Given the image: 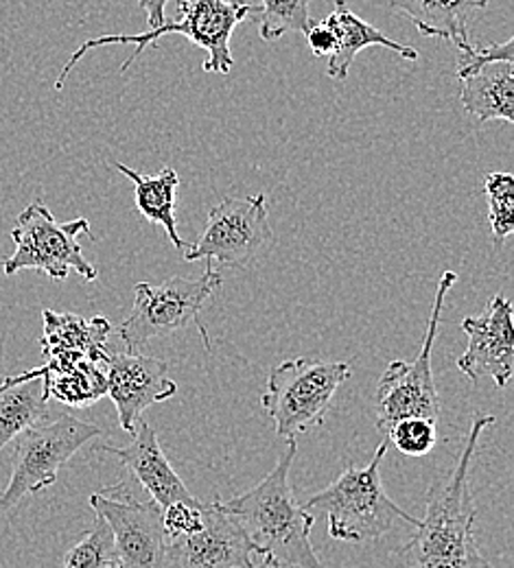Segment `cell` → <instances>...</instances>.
I'll use <instances>...</instances> for the list:
<instances>
[{"mask_svg": "<svg viewBox=\"0 0 514 568\" xmlns=\"http://www.w3.org/2000/svg\"><path fill=\"white\" fill-rule=\"evenodd\" d=\"M495 425L491 414H477L468 430L464 450L446 479L427 493V514L416 534L405 542L396 568H491L475 542L477 507L468 488V470L482 433Z\"/></svg>", "mask_w": 514, "mask_h": 568, "instance_id": "1", "label": "cell"}, {"mask_svg": "<svg viewBox=\"0 0 514 568\" xmlns=\"http://www.w3.org/2000/svg\"><path fill=\"white\" fill-rule=\"evenodd\" d=\"M295 453V439H288V448L272 473L248 493L221 500V505L239 520L256 556L272 558L283 568H322L311 545L315 518L295 500L290 479Z\"/></svg>", "mask_w": 514, "mask_h": 568, "instance_id": "2", "label": "cell"}, {"mask_svg": "<svg viewBox=\"0 0 514 568\" xmlns=\"http://www.w3.org/2000/svg\"><path fill=\"white\" fill-rule=\"evenodd\" d=\"M178 9H180L178 18L164 20L153 31H145L139 36L121 33V36H101V38L85 40L60 72V77L56 81V90L64 88L69 74L79 64V60L92 49L110 47V44H134L137 51L121 67V72H125L141 58V53L148 49V44H155L160 38L171 36V33H180V36L189 38L193 44L209 51L204 71L220 72V74H228L232 71L234 58L230 53V38L234 33V29L248 16L259 13V4H250L248 0H180Z\"/></svg>", "mask_w": 514, "mask_h": 568, "instance_id": "3", "label": "cell"}, {"mask_svg": "<svg viewBox=\"0 0 514 568\" xmlns=\"http://www.w3.org/2000/svg\"><path fill=\"white\" fill-rule=\"evenodd\" d=\"M390 442L383 439L366 468L346 466V470L322 493L306 498V511L329 516V536L342 542H370L383 538L396 520L421 525L419 518L401 509L387 497L381 481V462Z\"/></svg>", "mask_w": 514, "mask_h": 568, "instance_id": "4", "label": "cell"}, {"mask_svg": "<svg viewBox=\"0 0 514 568\" xmlns=\"http://www.w3.org/2000/svg\"><path fill=\"white\" fill-rule=\"evenodd\" d=\"M351 376L353 367L344 361L298 356L274 365L261 405L276 426V435L295 439L324 425L333 396Z\"/></svg>", "mask_w": 514, "mask_h": 568, "instance_id": "5", "label": "cell"}, {"mask_svg": "<svg viewBox=\"0 0 514 568\" xmlns=\"http://www.w3.org/2000/svg\"><path fill=\"white\" fill-rule=\"evenodd\" d=\"M81 236H92L88 219L77 216L60 223L47 204L38 200L18 214L16 227L11 230L16 250L4 261L2 270L7 276L36 270L53 281H67L71 272H77L92 283L99 274L83 256L79 245Z\"/></svg>", "mask_w": 514, "mask_h": 568, "instance_id": "6", "label": "cell"}, {"mask_svg": "<svg viewBox=\"0 0 514 568\" xmlns=\"http://www.w3.org/2000/svg\"><path fill=\"white\" fill-rule=\"evenodd\" d=\"M221 283L220 272H215L213 265H206L204 276L195 281L175 276L160 284H137L134 306L119 326V335L128 346V353H141L151 339L167 337L189 324H198L206 348H211L209 335L200 324V311Z\"/></svg>", "mask_w": 514, "mask_h": 568, "instance_id": "7", "label": "cell"}, {"mask_svg": "<svg viewBox=\"0 0 514 568\" xmlns=\"http://www.w3.org/2000/svg\"><path fill=\"white\" fill-rule=\"evenodd\" d=\"M457 281L455 272H444L439 281L434 308L427 326V335L423 339V348L412 361H392L381 374L376 387V428L387 435V430L405 418H427L439 420L441 414V396L434 381L432 355L441 326L444 297L449 288Z\"/></svg>", "mask_w": 514, "mask_h": 568, "instance_id": "8", "label": "cell"}, {"mask_svg": "<svg viewBox=\"0 0 514 568\" xmlns=\"http://www.w3.org/2000/svg\"><path fill=\"white\" fill-rule=\"evenodd\" d=\"M101 433L99 426L69 414L20 433L11 457V477L0 493V514L16 507L22 498L53 486L74 453Z\"/></svg>", "mask_w": 514, "mask_h": 568, "instance_id": "9", "label": "cell"}, {"mask_svg": "<svg viewBox=\"0 0 514 568\" xmlns=\"http://www.w3.org/2000/svg\"><path fill=\"white\" fill-rule=\"evenodd\" d=\"M272 245L274 230L265 195L225 197L211 209L200 239L184 252V261L248 270Z\"/></svg>", "mask_w": 514, "mask_h": 568, "instance_id": "10", "label": "cell"}, {"mask_svg": "<svg viewBox=\"0 0 514 568\" xmlns=\"http://www.w3.org/2000/svg\"><path fill=\"white\" fill-rule=\"evenodd\" d=\"M88 500L112 531L117 567L164 568L162 509L132 477L90 495Z\"/></svg>", "mask_w": 514, "mask_h": 568, "instance_id": "11", "label": "cell"}, {"mask_svg": "<svg viewBox=\"0 0 514 568\" xmlns=\"http://www.w3.org/2000/svg\"><path fill=\"white\" fill-rule=\"evenodd\" d=\"M202 529L167 538L164 568H252L256 556L239 520L220 498L202 503Z\"/></svg>", "mask_w": 514, "mask_h": 568, "instance_id": "12", "label": "cell"}, {"mask_svg": "<svg viewBox=\"0 0 514 568\" xmlns=\"http://www.w3.org/2000/svg\"><path fill=\"white\" fill-rule=\"evenodd\" d=\"M108 394L117 407L119 425L134 433L143 412L151 405L175 396L178 385L169 378V365L155 356L141 353H108L105 356Z\"/></svg>", "mask_w": 514, "mask_h": 568, "instance_id": "13", "label": "cell"}, {"mask_svg": "<svg viewBox=\"0 0 514 568\" xmlns=\"http://www.w3.org/2000/svg\"><path fill=\"white\" fill-rule=\"evenodd\" d=\"M462 331L468 335V348L457 358V369L471 383H480L484 376H491L497 387H506L514 369L511 300L495 295L482 315L462 320Z\"/></svg>", "mask_w": 514, "mask_h": 568, "instance_id": "14", "label": "cell"}, {"mask_svg": "<svg viewBox=\"0 0 514 568\" xmlns=\"http://www.w3.org/2000/svg\"><path fill=\"white\" fill-rule=\"evenodd\" d=\"M94 450L114 455L121 459V464L130 470V477L148 493L149 498L164 509L173 503H200V498L193 497L180 475L171 468L160 439L153 430V426L139 420L137 430L132 433V442L128 446H94Z\"/></svg>", "mask_w": 514, "mask_h": 568, "instance_id": "15", "label": "cell"}, {"mask_svg": "<svg viewBox=\"0 0 514 568\" xmlns=\"http://www.w3.org/2000/svg\"><path fill=\"white\" fill-rule=\"evenodd\" d=\"M44 317V337L42 353L47 365H71L77 361H97L103 363L108 356L105 342L112 333V324L103 317L83 320L73 313H56L47 308Z\"/></svg>", "mask_w": 514, "mask_h": 568, "instance_id": "16", "label": "cell"}, {"mask_svg": "<svg viewBox=\"0 0 514 568\" xmlns=\"http://www.w3.org/2000/svg\"><path fill=\"white\" fill-rule=\"evenodd\" d=\"M324 20L329 22V27L335 31V38H337V47H335V51H333V55L329 58V64H326V74L331 79L344 81L351 72L353 60L367 47H383V49H390V51L399 53L405 60H412V62L419 60L416 49L390 40L374 24H370L364 18L353 13L349 9L346 0H335L333 13L326 16Z\"/></svg>", "mask_w": 514, "mask_h": 568, "instance_id": "17", "label": "cell"}, {"mask_svg": "<svg viewBox=\"0 0 514 568\" xmlns=\"http://www.w3.org/2000/svg\"><path fill=\"white\" fill-rule=\"evenodd\" d=\"M390 7L407 16L421 36L446 40L466 53L473 49L468 22L488 7V0H390Z\"/></svg>", "mask_w": 514, "mask_h": 568, "instance_id": "18", "label": "cell"}, {"mask_svg": "<svg viewBox=\"0 0 514 568\" xmlns=\"http://www.w3.org/2000/svg\"><path fill=\"white\" fill-rule=\"evenodd\" d=\"M47 367H36L0 383V450L20 433L40 425L49 414Z\"/></svg>", "mask_w": 514, "mask_h": 568, "instance_id": "19", "label": "cell"}, {"mask_svg": "<svg viewBox=\"0 0 514 568\" xmlns=\"http://www.w3.org/2000/svg\"><path fill=\"white\" fill-rule=\"evenodd\" d=\"M462 108L480 123L514 121L513 64H491L460 79Z\"/></svg>", "mask_w": 514, "mask_h": 568, "instance_id": "20", "label": "cell"}, {"mask_svg": "<svg viewBox=\"0 0 514 568\" xmlns=\"http://www.w3.org/2000/svg\"><path fill=\"white\" fill-rule=\"evenodd\" d=\"M114 169L134 182V200L139 213L143 214L149 223L162 225L167 239L173 243L175 250L187 252L189 243L180 239L175 221V191L180 186V175L175 173V169L162 166L155 175H141L123 162H114Z\"/></svg>", "mask_w": 514, "mask_h": 568, "instance_id": "21", "label": "cell"}, {"mask_svg": "<svg viewBox=\"0 0 514 568\" xmlns=\"http://www.w3.org/2000/svg\"><path fill=\"white\" fill-rule=\"evenodd\" d=\"M44 387L49 398H56L69 407H90L108 394L105 363L77 361L71 365H44Z\"/></svg>", "mask_w": 514, "mask_h": 568, "instance_id": "22", "label": "cell"}, {"mask_svg": "<svg viewBox=\"0 0 514 568\" xmlns=\"http://www.w3.org/2000/svg\"><path fill=\"white\" fill-rule=\"evenodd\" d=\"M311 0H261L259 4V33L265 42H276L285 33H304L313 20L309 16Z\"/></svg>", "mask_w": 514, "mask_h": 568, "instance_id": "23", "label": "cell"}, {"mask_svg": "<svg viewBox=\"0 0 514 568\" xmlns=\"http://www.w3.org/2000/svg\"><path fill=\"white\" fill-rule=\"evenodd\" d=\"M64 568H119L112 531L101 516H94L92 527L64 556Z\"/></svg>", "mask_w": 514, "mask_h": 568, "instance_id": "24", "label": "cell"}, {"mask_svg": "<svg viewBox=\"0 0 514 568\" xmlns=\"http://www.w3.org/2000/svg\"><path fill=\"white\" fill-rule=\"evenodd\" d=\"M484 189L488 197L493 245L500 250L514 232V178L511 173H488Z\"/></svg>", "mask_w": 514, "mask_h": 568, "instance_id": "25", "label": "cell"}, {"mask_svg": "<svg viewBox=\"0 0 514 568\" xmlns=\"http://www.w3.org/2000/svg\"><path fill=\"white\" fill-rule=\"evenodd\" d=\"M385 439L407 457H425L436 448L439 426L427 418H405L387 430Z\"/></svg>", "mask_w": 514, "mask_h": 568, "instance_id": "26", "label": "cell"}, {"mask_svg": "<svg viewBox=\"0 0 514 568\" xmlns=\"http://www.w3.org/2000/svg\"><path fill=\"white\" fill-rule=\"evenodd\" d=\"M202 500L200 503H173L162 509V529L167 538L191 536L202 529Z\"/></svg>", "mask_w": 514, "mask_h": 568, "instance_id": "27", "label": "cell"}, {"mask_svg": "<svg viewBox=\"0 0 514 568\" xmlns=\"http://www.w3.org/2000/svg\"><path fill=\"white\" fill-rule=\"evenodd\" d=\"M513 49V38H508L506 42H500V44H488L484 49H468L460 58L457 79H464V77L482 71L484 67H491V64H500V62L502 64H514Z\"/></svg>", "mask_w": 514, "mask_h": 568, "instance_id": "28", "label": "cell"}, {"mask_svg": "<svg viewBox=\"0 0 514 568\" xmlns=\"http://www.w3.org/2000/svg\"><path fill=\"white\" fill-rule=\"evenodd\" d=\"M306 40H309V47H311L315 58H331L335 47H337L335 31L329 27L326 20L313 22L311 29L306 31Z\"/></svg>", "mask_w": 514, "mask_h": 568, "instance_id": "29", "label": "cell"}, {"mask_svg": "<svg viewBox=\"0 0 514 568\" xmlns=\"http://www.w3.org/2000/svg\"><path fill=\"white\" fill-rule=\"evenodd\" d=\"M171 0H139L141 9L148 13L149 31L158 29L164 22V9Z\"/></svg>", "mask_w": 514, "mask_h": 568, "instance_id": "30", "label": "cell"}, {"mask_svg": "<svg viewBox=\"0 0 514 568\" xmlns=\"http://www.w3.org/2000/svg\"><path fill=\"white\" fill-rule=\"evenodd\" d=\"M252 568H283V567H279V565H276V562H274V560H272V558H263V562H261V565H256V567H252Z\"/></svg>", "mask_w": 514, "mask_h": 568, "instance_id": "31", "label": "cell"}]
</instances>
